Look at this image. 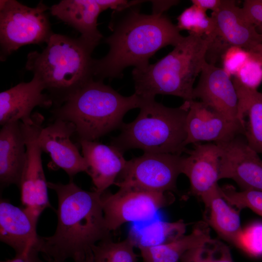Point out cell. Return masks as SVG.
I'll list each match as a JSON object with an SVG mask.
<instances>
[{"instance_id":"6da1fadb","label":"cell","mask_w":262,"mask_h":262,"mask_svg":"<svg viewBox=\"0 0 262 262\" xmlns=\"http://www.w3.org/2000/svg\"><path fill=\"white\" fill-rule=\"evenodd\" d=\"M58 198L57 224L54 233L39 236L36 248L49 262H91L93 249L111 237L101 202V194L82 189L73 181L48 182Z\"/></svg>"},{"instance_id":"7a4b0ae2","label":"cell","mask_w":262,"mask_h":262,"mask_svg":"<svg viewBox=\"0 0 262 262\" xmlns=\"http://www.w3.org/2000/svg\"><path fill=\"white\" fill-rule=\"evenodd\" d=\"M142 1L113 12L108 26L112 33L104 40L109 50L102 58L94 59V79L120 78L130 66L143 69L158 50L168 45L175 47L184 38L177 25L163 14L141 13L138 5Z\"/></svg>"},{"instance_id":"3957f363","label":"cell","mask_w":262,"mask_h":262,"mask_svg":"<svg viewBox=\"0 0 262 262\" xmlns=\"http://www.w3.org/2000/svg\"><path fill=\"white\" fill-rule=\"evenodd\" d=\"M94 49L80 37L54 33L41 52L28 54L25 68L43 83L57 107L94 79Z\"/></svg>"},{"instance_id":"277c9868","label":"cell","mask_w":262,"mask_h":262,"mask_svg":"<svg viewBox=\"0 0 262 262\" xmlns=\"http://www.w3.org/2000/svg\"><path fill=\"white\" fill-rule=\"evenodd\" d=\"M143 101L135 93L124 96L103 81L93 79L52 113L55 119L73 124L79 140L95 141L120 128L125 114L140 108Z\"/></svg>"},{"instance_id":"5b68a950","label":"cell","mask_w":262,"mask_h":262,"mask_svg":"<svg viewBox=\"0 0 262 262\" xmlns=\"http://www.w3.org/2000/svg\"><path fill=\"white\" fill-rule=\"evenodd\" d=\"M209 46L207 38L189 34L156 63L143 69L134 68V93L144 99L161 94L194 100L193 85L207 61Z\"/></svg>"},{"instance_id":"8992f818","label":"cell","mask_w":262,"mask_h":262,"mask_svg":"<svg viewBox=\"0 0 262 262\" xmlns=\"http://www.w3.org/2000/svg\"><path fill=\"white\" fill-rule=\"evenodd\" d=\"M143 99L138 116L130 123H123L120 134L112 139L110 145L122 153L139 148L144 153L181 155L186 150L187 102L172 108L155 99Z\"/></svg>"},{"instance_id":"52a82bcc","label":"cell","mask_w":262,"mask_h":262,"mask_svg":"<svg viewBox=\"0 0 262 262\" xmlns=\"http://www.w3.org/2000/svg\"><path fill=\"white\" fill-rule=\"evenodd\" d=\"M42 1L34 7L16 0H0V60L25 45H41L54 33Z\"/></svg>"},{"instance_id":"ba28073f","label":"cell","mask_w":262,"mask_h":262,"mask_svg":"<svg viewBox=\"0 0 262 262\" xmlns=\"http://www.w3.org/2000/svg\"><path fill=\"white\" fill-rule=\"evenodd\" d=\"M183 158L181 155L144 153L127 161L114 185L156 192L175 191Z\"/></svg>"},{"instance_id":"9c48e42d","label":"cell","mask_w":262,"mask_h":262,"mask_svg":"<svg viewBox=\"0 0 262 262\" xmlns=\"http://www.w3.org/2000/svg\"><path fill=\"white\" fill-rule=\"evenodd\" d=\"M43 120L41 114L35 113L31 120L21 122L26 145L27 159L19 188L22 208L35 225L43 211L51 207L42 165V151L38 142Z\"/></svg>"},{"instance_id":"30bf717a","label":"cell","mask_w":262,"mask_h":262,"mask_svg":"<svg viewBox=\"0 0 262 262\" xmlns=\"http://www.w3.org/2000/svg\"><path fill=\"white\" fill-rule=\"evenodd\" d=\"M115 193L101 194L105 223L111 232L129 222L152 219L157 213L174 201L171 192H156L133 188H119Z\"/></svg>"},{"instance_id":"8fae6325","label":"cell","mask_w":262,"mask_h":262,"mask_svg":"<svg viewBox=\"0 0 262 262\" xmlns=\"http://www.w3.org/2000/svg\"><path fill=\"white\" fill-rule=\"evenodd\" d=\"M216 144L221 149L219 180L231 179L242 190L262 191V160L243 135Z\"/></svg>"},{"instance_id":"7c38bea8","label":"cell","mask_w":262,"mask_h":262,"mask_svg":"<svg viewBox=\"0 0 262 262\" xmlns=\"http://www.w3.org/2000/svg\"><path fill=\"white\" fill-rule=\"evenodd\" d=\"M186 101L188 110L186 120V147L203 141L226 142L238 135H243L239 122L229 119L200 101Z\"/></svg>"},{"instance_id":"4fadbf2b","label":"cell","mask_w":262,"mask_h":262,"mask_svg":"<svg viewBox=\"0 0 262 262\" xmlns=\"http://www.w3.org/2000/svg\"><path fill=\"white\" fill-rule=\"evenodd\" d=\"M75 132L73 123L56 119L42 128L38 138L42 151L48 154L53 163L71 178L80 172L86 173L87 170L83 157L70 139Z\"/></svg>"},{"instance_id":"5bb4252c","label":"cell","mask_w":262,"mask_h":262,"mask_svg":"<svg viewBox=\"0 0 262 262\" xmlns=\"http://www.w3.org/2000/svg\"><path fill=\"white\" fill-rule=\"evenodd\" d=\"M193 96L194 100L199 98L201 102L229 119L239 122L236 89L231 77L222 68L206 61L198 83L194 88Z\"/></svg>"},{"instance_id":"9a60e30c","label":"cell","mask_w":262,"mask_h":262,"mask_svg":"<svg viewBox=\"0 0 262 262\" xmlns=\"http://www.w3.org/2000/svg\"><path fill=\"white\" fill-rule=\"evenodd\" d=\"M191 149L185 151L182 174L188 178L191 194L200 198L218 184L221 149L216 143L194 144Z\"/></svg>"},{"instance_id":"2e32d148","label":"cell","mask_w":262,"mask_h":262,"mask_svg":"<svg viewBox=\"0 0 262 262\" xmlns=\"http://www.w3.org/2000/svg\"><path fill=\"white\" fill-rule=\"evenodd\" d=\"M39 238L36 225L23 209L1 199L0 241L12 248L16 255L28 258L39 254L36 251Z\"/></svg>"},{"instance_id":"e0dca14e","label":"cell","mask_w":262,"mask_h":262,"mask_svg":"<svg viewBox=\"0 0 262 262\" xmlns=\"http://www.w3.org/2000/svg\"><path fill=\"white\" fill-rule=\"evenodd\" d=\"M45 89L43 83L33 76L29 82H21L0 92V125L30 121L35 107L51 106L53 101L48 94L43 93Z\"/></svg>"},{"instance_id":"ac0fdd59","label":"cell","mask_w":262,"mask_h":262,"mask_svg":"<svg viewBox=\"0 0 262 262\" xmlns=\"http://www.w3.org/2000/svg\"><path fill=\"white\" fill-rule=\"evenodd\" d=\"M216 35L226 45L237 46L248 51L262 43V33L245 16L236 1L227 0L218 11L211 14Z\"/></svg>"},{"instance_id":"d6986e66","label":"cell","mask_w":262,"mask_h":262,"mask_svg":"<svg viewBox=\"0 0 262 262\" xmlns=\"http://www.w3.org/2000/svg\"><path fill=\"white\" fill-rule=\"evenodd\" d=\"M86 162V173L90 177L94 191L102 194L114 184L127 161L115 147L95 141L79 140Z\"/></svg>"},{"instance_id":"ffe728a7","label":"cell","mask_w":262,"mask_h":262,"mask_svg":"<svg viewBox=\"0 0 262 262\" xmlns=\"http://www.w3.org/2000/svg\"><path fill=\"white\" fill-rule=\"evenodd\" d=\"M26 159V145L21 121L2 125L0 131L1 189L12 184L19 188Z\"/></svg>"},{"instance_id":"44dd1931","label":"cell","mask_w":262,"mask_h":262,"mask_svg":"<svg viewBox=\"0 0 262 262\" xmlns=\"http://www.w3.org/2000/svg\"><path fill=\"white\" fill-rule=\"evenodd\" d=\"M49 10L52 15L81 33L80 37L94 49L103 38L97 24L102 11L96 0H62Z\"/></svg>"},{"instance_id":"7402d4cb","label":"cell","mask_w":262,"mask_h":262,"mask_svg":"<svg viewBox=\"0 0 262 262\" xmlns=\"http://www.w3.org/2000/svg\"><path fill=\"white\" fill-rule=\"evenodd\" d=\"M238 97L237 118L248 145L262 154V93L242 85L233 78Z\"/></svg>"},{"instance_id":"603a6c76","label":"cell","mask_w":262,"mask_h":262,"mask_svg":"<svg viewBox=\"0 0 262 262\" xmlns=\"http://www.w3.org/2000/svg\"><path fill=\"white\" fill-rule=\"evenodd\" d=\"M201 199L207 210V223L221 237L235 245L242 230L240 210L223 197L218 184Z\"/></svg>"},{"instance_id":"cb8c5ba5","label":"cell","mask_w":262,"mask_h":262,"mask_svg":"<svg viewBox=\"0 0 262 262\" xmlns=\"http://www.w3.org/2000/svg\"><path fill=\"white\" fill-rule=\"evenodd\" d=\"M211 237L209 224L199 221L188 234L163 245L139 249L144 262H179L186 252Z\"/></svg>"},{"instance_id":"d4e9b609","label":"cell","mask_w":262,"mask_h":262,"mask_svg":"<svg viewBox=\"0 0 262 262\" xmlns=\"http://www.w3.org/2000/svg\"><path fill=\"white\" fill-rule=\"evenodd\" d=\"M186 226L182 220L175 222L156 220L142 227L133 226L128 237L138 248L153 247L184 235Z\"/></svg>"},{"instance_id":"484cf974","label":"cell","mask_w":262,"mask_h":262,"mask_svg":"<svg viewBox=\"0 0 262 262\" xmlns=\"http://www.w3.org/2000/svg\"><path fill=\"white\" fill-rule=\"evenodd\" d=\"M177 26L180 31L186 30L190 34L205 37L210 41V45L218 39L211 17L194 4L184 9L177 17Z\"/></svg>"},{"instance_id":"4316f807","label":"cell","mask_w":262,"mask_h":262,"mask_svg":"<svg viewBox=\"0 0 262 262\" xmlns=\"http://www.w3.org/2000/svg\"><path fill=\"white\" fill-rule=\"evenodd\" d=\"M129 237L117 242L111 237L108 238L94 246L91 262H137L138 255Z\"/></svg>"},{"instance_id":"83f0119b","label":"cell","mask_w":262,"mask_h":262,"mask_svg":"<svg viewBox=\"0 0 262 262\" xmlns=\"http://www.w3.org/2000/svg\"><path fill=\"white\" fill-rule=\"evenodd\" d=\"M180 262H234L228 246L211 237L186 252Z\"/></svg>"},{"instance_id":"f1b7e54d","label":"cell","mask_w":262,"mask_h":262,"mask_svg":"<svg viewBox=\"0 0 262 262\" xmlns=\"http://www.w3.org/2000/svg\"><path fill=\"white\" fill-rule=\"evenodd\" d=\"M220 193L226 201L241 210L248 208L262 216V191L242 190L238 191L232 185L220 187Z\"/></svg>"},{"instance_id":"f546056e","label":"cell","mask_w":262,"mask_h":262,"mask_svg":"<svg viewBox=\"0 0 262 262\" xmlns=\"http://www.w3.org/2000/svg\"><path fill=\"white\" fill-rule=\"evenodd\" d=\"M249 51L248 59L234 78L246 87L257 90L262 82V58L255 52Z\"/></svg>"},{"instance_id":"4dcf8cb0","label":"cell","mask_w":262,"mask_h":262,"mask_svg":"<svg viewBox=\"0 0 262 262\" xmlns=\"http://www.w3.org/2000/svg\"><path fill=\"white\" fill-rule=\"evenodd\" d=\"M235 245L251 255H262V223H255L242 229Z\"/></svg>"},{"instance_id":"1f68e13d","label":"cell","mask_w":262,"mask_h":262,"mask_svg":"<svg viewBox=\"0 0 262 262\" xmlns=\"http://www.w3.org/2000/svg\"><path fill=\"white\" fill-rule=\"evenodd\" d=\"M250 55L249 51L237 46H229L221 56L222 68L233 77L242 67Z\"/></svg>"},{"instance_id":"d6a6232c","label":"cell","mask_w":262,"mask_h":262,"mask_svg":"<svg viewBox=\"0 0 262 262\" xmlns=\"http://www.w3.org/2000/svg\"><path fill=\"white\" fill-rule=\"evenodd\" d=\"M242 9L247 19L262 31V0H246Z\"/></svg>"},{"instance_id":"836d02e7","label":"cell","mask_w":262,"mask_h":262,"mask_svg":"<svg viewBox=\"0 0 262 262\" xmlns=\"http://www.w3.org/2000/svg\"><path fill=\"white\" fill-rule=\"evenodd\" d=\"M102 11L108 9L114 11H119L127 8L135 3L137 0L128 1L125 0H96Z\"/></svg>"},{"instance_id":"e575fe53","label":"cell","mask_w":262,"mask_h":262,"mask_svg":"<svg viewBox=\"0 0 262 262\" xmlns=\"http://www.w3.org/2000/svg\"><path fill=\"white\" fill-rule=\"evenodd\" d=\"M227 0H192L191 2L205 11L211 10L215 12L220 9L226 3Z\"/></svg>"},{"instance_id":"d590c367","label":"cell","mask_w":262,"mask_h":262,"mask_svg":"<svg viewBox=\"0 0 262 262\" xmlns=\"http://www.w3.org/2000/svg\"><path fill=\"white\" fill-rule=\"evenodd\" d=\"M153 12L154 14H163V12L171 6L177 4L178 0H152Z\"/></svg>"},{"instance_id":"8d00e7d4","label":"cell","mask_w":262,"mask_h":262,"mask_svg":"<svg viewBox=\"0 0 262 262\" xmlns=\"http://www.w3.org/2000/svg\"><path fill=\"white\" fill-rule=\"evenodd\" d=\"M0 262H29V261L28 258L24 256L16 255L13 259H8Z\"/></svg>"},{"instance_id":"74e56055","label":"cell","mask_w":262,"mask_h":262,"mask_svg":"<svg viewBox=\"0 0 262 262\" xmlns=\"http://www.w3.org/2000/svg\"><path fill=\"white\" fill-rule=\"evenodd\" d=\"M249 51L255 52L262 58V43L259 44Z\"/></svg>"}]
</instances>
